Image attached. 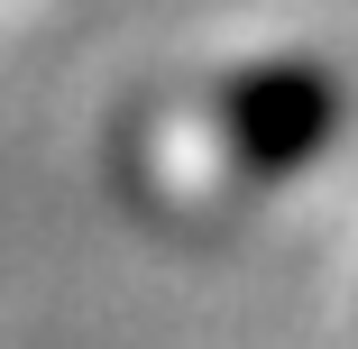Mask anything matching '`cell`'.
<instances>
[{
  "label": "cell",
  "mask_w": 358,
  "mask_h": 349,
  "mask_svg": "<svg viewBox=\"0 0 358 349\" xmlns=\"http://www.w3.org/2000/svg\"><path fill=\"white\" fill-rule=\"evenodd\" d=\"M340 129V83L313 64H266L230 92V138L248 148V166H294Z\"/></svg>",
  "instance_id": "6da1fadb"
}]
</instances>
